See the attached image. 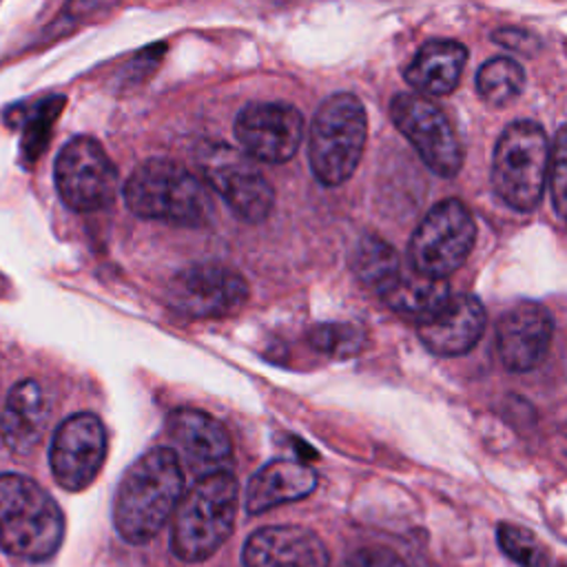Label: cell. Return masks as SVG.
I'll use <instances>...</instances> for the list:
<instances>
[{
  "mask_svg": "<svg viewBox=\"0 0 567 567\" xmlns=\"http://www.w3.org/2000/svg\"><path fill=\"white\" fill-rule=\"evenodd\" d=\"M476 241V221L461 199L434 204L414 228L408 244V264L414 272L447 279L458 270Z\"/></svg>",
  "mask_w": 567,
  "mask_h": 567,
  "instance_id": "52a82bcc",
  "label": "cell"
},
{
  "mask_svg": "<svg viewBox=\"0 0 567 567\" xmlns=\"http://www.w3.org/2000/svg\"><path fill=\"white\" fill-rule=\"evenodd\" d=\"M343 567H405L403 558L392 551L390 547H381V545H372V547H363L357 549L346 563Z\"/></svg>",
  "mask_w": 567,
  "mask_h": 567,
  "instance_id": "f1b7e54d",
  "label": "cell"
},
{
  "mask_svg": "<svg viewBox=\"0 0 567 567\" xmlns=\"http://www.w3.org/2000/svg\"><path fill=\"white\" fill-rule=\"evenodd\" d=\"M467 49L454 40H427L405 66V82L425 95H447L456 89Z\"/></svg>",
  "mask_w": 567,
  "mask_h": 567,
  "instance_id": "ffe728a7",
  "label": "cell"
},
{
  "mask_svg": "<svg viewBox=\"0 0 567 567\" xmlns=\"http://www.w3.org/2000/svg\"><path fill=\"white\" fill-rule=\"evenodd\" d=\"M368 117L352 93H334L315 111L308 133V162L323 186H339L352 177L365 148Z\"/></svg>",
  "mask_w": 567,
  "mask_h": 567,
  "instance_id": "5b68a950",
  "label": "cell"
},
{
  "mask_svg": "<svg viewBox=\"0 0 567 567\" xmlns=\"http://www.w3.org/2000/svg\"><path fill=\"white\" fill-rule=\"evenodd\" d=\"M525 86V71L512 58H492L476 73V91L492 106H507Z\"/></svg>",
  "mask_w": 567,
  "mask_h": 567,
  "instance_id": "603a6c76",
  "label": "cell"
},
{
  "mask_svg": "<svg viewBox=\"0 0 567 567\" xmlns=\"http://www.w3.org/2000/svg\"><path fill=\"white\" fill-rule=\"evenodd\" d=\"M390 120L434 175L450 179L461 171V140L434 102L419 93H396L390 102Z\"/></svg>",
  "mask_w": 567,
  "mask_h": 567,
  "instance_id": "30bf717a",
  "label": "cell"
},
{
  "mask_svg": "<svg viewBox=\"0 0 567 567\" xmlns=\"http://www.w3.org/2000/svg\"><path fill=\"white\" fill-rule=\"evenodd\" d=\"M53 177L60 199L78 213L106 208L113 204L120 186L115 164L102 144L89 135L73 137L62 146Z\"/></svg>",
  "mask_w": 567,
  "mask_h": 567,
  "instance_id": "9c48e42d",
  "label": "cell"
},
{
  "mask_svg": "<svg viewBox=\"0 0 567 567\" xmlns=\"http://www.w3.org/2000/svg\"><path fill=\"white\" fill-rule=\"evenodd\" d=\"M184 496V465L173 447L144 452L122 476L113 501V525L128 543L162 532Z\"/></svg>",
  "mask_w": 567,
  "mask_h": 567,
  "instance_id": "6da1fadb",
  "label": "cell"
},
{
  "mask_svg": "<svg viewBox=\"0 0 567 567\" xmlns=\"http://www.w3.org/2000/svg\"><path fill=\"white\" fill-rule=\"evenodd\" d=\"M166 299L186 317L217 319L237 312L248 301V284L228 266L197 264L173 277Z\"/></svg>",
  "mask_w": 567,
  "mask_h": 567,
  "instance_id": "7c38bea8",
  "label": "cell"
},
{
  "mask_svg": "<svg viewBox=\"0 0 567 567\" xmlns=\"http://www.w3.org/2000/svg\"><path fill=\"white\" fill-rule=\"evenodd\" d=\"M244 567H330V554L319 534L303 525H270L248 536Z\"/></svg>",
  "mask_w": 567,
  "mask_h": 567,
  "instance_id": "2e32d148",
  "label": "cell"
},
{
  "mask_svg": "<svg viewBox=\"0 0 567 567\" xmlns=\"http://www.w3.org/2000/svg\"><path fill=\"white\" fill-rule=\"evenodd\" d=\"M62 109H64V97L51 95V97L42 100L27 117V126H24V135H22V155L29 162H35L42 155V151H47L53 124L60 117Z\"/></svg>",
  "mask_w": 567,
  "mask_h": 567,
  "instance_id": "d4e9b609",
  "label": "cell"
},
{
  "mask_svg": "<svg viewBox=\"0 0 567 567\" xmlns=\"http://www.w3.org/2000/svg\"><path fill=\"white\" fill-rule=\"evenodd\" d=\"M492 40L496 44L514 51V53H520V55H536L543 49V42L536 33L525 31V29H516V27L496 29L492 33Z\"/></svg>",
  "mask_w": 567,
  "mask_h": 567,
  "instance_id": "83f0119b",
  "label": "cell"
},
{
  "mask_svg": "<svg viewBox=\"0 0 567 567\" xmlns=\"http://www.w3.org/2000/svg\"><path fill=\"white\" fill-rule=\"evenodd\" d=\"M51 405L35 379L18 381L0 412V439L13 454H29L42 439Z\"/></svg>",
  "mask_w": 567,
  "mask_h": 567,
  "instance_id": "ac0fdd59",
  "label": "cell"
},
{
  "mask_svg": "<svg viewBox=\"0 0 567 567\" xmlns=\"http://www.w3.org/2000/svg\"><path fill=\"white\" fill-rule=\"evenodd\" d=\"M551 142L540 124L518 120L505 126L492 157V188L514 210H534L545 193Z\"/></svg>",
  "mask_w": 567,
  "mask_h": 567,
  "instance_id": "8992f818",
  "label": "cell"
},
{
  "mask_svg": "<svg viewBox=\"0 0 567 567\" xmlns=\"http://www.w3.org/2000/svg\"><path fill=\"white\" fill-rule=\"evenodd\" d=\"M352 270L357 279L374 290L379 297L396 281L401 270V259L396 250L377 235H363L352 250Z\"/></svg>",
  "mask_w": 567,
  "mask_h": 567,
  "instance_id": "7402d4cb",
  "label": "cell"
},
{
  "mask_svg": "<svg viewBox=\"0 0 567 567\" xmlns=\"http://www.w3.org/2000/svg\"><path fill=\"white\" fill-rule=\"evenodd\" d=\"M106 430L97 414L78 412L66 416L49 447V465L55 483L69 492L86 489L106 458Z\"/></svg>",
  "mask_w": 567,
  "mask_h": 567,
  "instance_id": "8fae6325",
  "label": "cell"
},
{
  "mask_svg": "<svg viewBox=\"0 0 567 567\" xmlns=\"http://www.w3.org/2000/svg\"><path fill=\"white\" fill-rule=\"evenodd\" d=\"M197 166L226 206L244 221H264L275 204V193L252 157L226 142H206L197 151Z\"/></svg>",
  "mask_w": 567,
  "mask_h": 567,
  "instance_id": "ba28073f",
  "label": "cell"
},
{
  "mask_svg": "<svg viewBox=\"0 0 567 567\" xmlns=\"http://www.w3.org/2000/svg\"><path fill=\"white\" fill-rule=\"evenodd\" d=\"M547 182L554 210L567 221V124H563L551 140Z\"/></svg>",
  "mask_w": 567,
  "mask_h": 567,
  "instance_id": "4316f807",
  "label": "cell"
},
{
  "mask_svg": "<svg viewBox=\"0 0 567 567\" xmlns=\"http://www.w3.org/2000/svg\"><path fill=\"white\" fill-rule=\"evenodd\" d=\"M487 312L474 295L452 297L432 319L416 326L421 343L436 357H461L470 352L485 332Z\"/></svg>",
  "mask_w": 567,
  "mask_h": 567,
  "instance_id": "e0dca14e",
  "label": "cell"
},
{
  "mask_svg": "<svg viewBox=\"0 0 567 567\" xmlns=\"http://www.w3.org/2000/svg\"><path fill=\"white\" fill-rule=\"evenodd\" d=\"M166 430L182 465L197 478L226 467L233 443L226 427L208 412L179 408L166 419Z\"/></svg>",
  "mask_w": 567,
  "mask_h": 567,
  "instance_id": "9a60e30c",
  "label": "cell"
},
{
  "mask_svg": "<svg viewBox=\"0 0 567 567\" xmlns=\"http://www.w3.org/2000/svg\"><path fill=\"white\" fill-rule=\"evenodd\" d=\"M317 472L301 461L281 458L264 465L248 483L246 509L264 514L277 505L306 498L315 492Z\"/></svg>",
  "mask_w": 567,
  "mask_h": 567,
  "instance_id": "d6986e66",
  "label": "cell"
},
{
  "mask_svg": "<svg viewBox=\"0 0 567 567\" xmlns=\"http://www.w3.org/2000/svg\"><path fill=\"white\" fill-rule=\"evenodd\" d=\"M560 567H567V565H560Z\"/></svg>",
  "mask_w": 567,
  "mask_h": 567,
  "instance_id": "f546056e",
  "label": "cell"
},
{
  "mask_svg": "<svg viewBox=\"0 0 567 567\" xmlns=\"http://www.w3.org/2000/svg\"><path fill=\"white\" fill-rule=\"evenodd\" d=\"M124 202L137 217L179 226H199L213 213L208 186L168 159L140 164L124 184Z\"/></svg>",
  "mask_w": 567,
  "mask_h": 567,
  "instance_id": "277c9868",
  "label": "cell"
},
{
  "mask_svg": "<svg viewBox=\"0 0 567 567\" xmlns=\"http://www.w3.org/2000/svg\"><path fill=\"white\" fill-rule=\"evenodd\" d=\"M496 543L501 551L520 567H549V551L527 527L501 523L496 527Z\"/></svg>",
  "mask_w": 567,
  "mask_h": 567,
  "instance_id": "cb8c5ba5",
  "label": "cell"
},
{
  "mask_svg": "<svg viewBox=\"0 0 567 567\" xmlns=\"http://www.w3.org/2000/svg\"><path fill=\"white\" fill-rule=\"evenodd\" d=\"M235 137L252 159L284 164L301 146L303 115L288 102H250L235 120Z\"/></svg>",
  "mask_w": 567,
  "mask_h": 567,
  "instance_id": "4fadbf2b",
  "label": "cell"
},
{
  "mask_svg": "<svg viewBox=\"0 0 567 567\" xmlns=\"http://www.w3.org/2000/svg\"><path fill=\"white\" fill-rule=\"evenodd\" d=\"M308 339L315 350L337 359L354 357L365 346V332L354 323H319L308 332Z\"/></svg>",
  "mask_w": 567,
  "mask_h": 567,
  "instance_id": "484cf974",
  "label": "cell"
},
{
  "mask_svg": "<svg viewBox=\"0 0 567 567\" xmlns=\"http://www.w3.org/2000/svg\"><path fill=\"white\" fill-rule=\"evenodd\" d=\"M554 334L551 315L534 301L505 310L496 323V354L509 372H529L543 363Z\"/></svg>",
  "mask_w": 567,
  "mask_h": 567,
  "instance_id": "5bb4252c",
  "label": "cell"
},
{
  "mask_svg": "<svg viewBox=\"0 0 567 567\" xmlns=\"http://www.w3.org/2000/svg\"><path fill=\"white\" fill-rule=\"evenodd\" d=\"M381 299L390 310L419 326L443 310L450 303L452 292L445 279L425 277L410 268V272H401L396 277V281L381 295Z\"/></svg>",
  "mask_w": 567,
  "mask_h": 567,
  "instance_id": "44dd1931",
  "label": "cell"
},
{
  "mask_svg": "<svg viewBox=\"0 0 567 567\" xmlns=\"http://www.w3.org/2000/svg\"><path fill=\"white\" fill-rule=\"evenodd\" d=\"M64 536V516L33 478L0 474V547L22 560L51 558Z\"/></svg>",
  "mask_w": 567,
  "mask_h": 567,
  "instance_id": "3957f363",
  "label": "cell"
},
{
  "mask_svg": "<svg viewBox=\"0 0 567 567\" xmlns=\"http://www.w3.org/2000/svg\"><path fill=\"white\" fill-rule=\"evenodd\" d=\"M237 481L228 470L199 476L173 514L171 549L179 560L210 558L233 534L237 518Z\"/></svg>",
  "mask_w": 567,
  "mask_h": 567,
  "instance_id": "7a4b0ae2",
  "label": "cell"
}]
</instances>
